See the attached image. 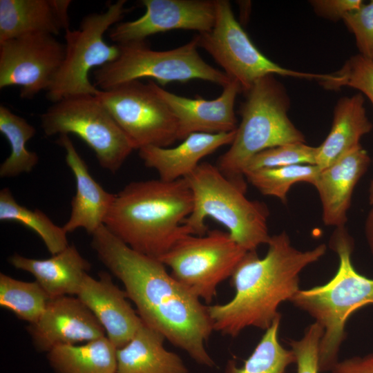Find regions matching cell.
Listing matches in <instances>:
<instances>
[{
  "mask_svg": "<svg viewBox=\"0 0 373 373\" xmlns=\"http://www.w3.org/2000/svg\"><path fill=\"white\" fill-rule=\"evenodd\" d=\"M91 236L98 259L122 283L142 322L199 364L214 366L205 347L213 324L200 299L160 260L133 249L104 224Z\"/></svg>",
  "mask_w": 373,
  "mask_h": 373,
  "instance_id": "1",
  "label": "cell"
},
{
  "mask_svg": "<svg viewBox=\"0 0 373 373\" xmlns=\"http://www.w3.org/2000/svg\"><path fill=\"white\" fill-rule=\"evenodd\" d=\"M266 255L247 251L231 275L235 289L229 302L207 307L213 330L231 337L254 327L266 330L281 316L280 305L291 300L300 289V274L322 258L325 244L300 251L292 246L288 234L271 236Z\"/></svg>",
  "mask_w": 373,
  "mask_h": 373,
  "instance_id": "2",
  "label": "cell"
},
{
  "mask_svg": "<svg viewBox=\"0 0 373 373\" xmlns=\"http://www.w3.org/2000/svg\"><path fill=\"white\" fill-rule=\"evenodd\" d=\"M193 206L185 178L131 182L115 194L104 225L133 249L159 259L182 236Z\"/></svg>",
  "mask_w": 373,
  "mask_h": 373,
  "instance_id": "3",
  "label": "cell"
},
{
  "mask_svg": "<svg viewBox=\"0 0 373 373\" xmlns=\"http://www.w3.org/2000/svg\"><path fill=\"white\" fill-rule=\"evenodd\" d=\"M330 247L339 260L334 276L324 285L300 289L290 300L323 329L318 354L320 372L331 371L338 362L350 316L364 306L373 305V279L355 269L352 262L353 240L345 227L336 228Z\"/></svg>",
  "mask_w": 373,
  "mask_h": 373,
  "instance_id": "4",
  "label": "cell"
},
{
  "mask_svg": "<svg viewBox=\"0 0 373 373\" xmlns=\"http://www.w3.org/2000/svg\"><path fill=\"white\" fill-rule=\"evenodd\" d=\"M185 179L192 191L193 206L183 224L191 234L204 235L208 231L205 220L211 218L222 224L247 251L268 243L269 209L262 202L246 197V183L227 178L216 165L207 162H201Z\"/></svg>",
  "mask_w": 373,
  "mask_h": 373,
  "instance_id": "5",
  "label": "cell"
},
{
  "mask_svg": "<svg viewBox=\"0 0 373 373\" xmlns=\"http://www.w3.org/2000/svg\"><path fill=\"white\" fill-rule=\"evenodd\" d=\"M245 93L234 139L216 164L227 178L240 183H246L245 168L258 153L285 144L305 142L304 135L288 116L289 97L274 75L260 79Z\"/></svg>",
  "mask_w": 373,
  "mask_h": 373,
  "instance_id": "6",
  "label": "cell"
},
{
  "mask_svg": "<svg viewBox=\"0 0 373 373\" xmlns=\"http://www.w3.org/2000/svg\"><path fill=\"white\" fill-rule=\"evenodd\" d=\"M118 45V57L93 72L95 86L99 90H109L145 77L156 80L162 86L172 82L197 79L224 87L231 80L224 71L201 57L196 36L183 46L167 50H153L145 41Z\"/></svg>",
  "mask_w": 373,
  "mask_h": 373,
  "instance_id": "7",
  "label": "cell"
},
{
  "mask_svg": "<svg viewBox=\"0 0 373 373\" xmlns=\"http://www.w3.org/2000/svg\"><path fill=\"white\" fill-rule=\"evenodd\" d=\"M126 3V0L108 3L105 11L86 15L78 29L65 31V57L46 91L50 101L55 103L68 96L97 94L99 89L90 83L88 74L91 69L118 57L119 45H108L104 36L128 11Z\"/></svg>",
  "mask_w": 373,
  "mask_h": 373,
  "instance_id": "8",
  "label": "cell"
},
{
  "mask_svg": "<svg viewBox=\"0 0 373 373\" xmlns=\"http://www.w3.org/2000/svg\"><path fill=\"white\" fill-rule=\"evenodd\" d=\"M40 119L46 136L74 134L94 151L99 164L113 173L135 150L95 95L66 97L53 103L41 115Z\"/></svg>",
  "mask_w": 373,
  "mask_h": 373,
  "instance_id": "9",
  "label": "cell"
},
{
  "mask_svg": "<svg viewBox=\"0 0 373 373\" xmlns=\"http://www.w3.org/2000/svg\"><path fill=\"white\" fill-rule=\"evenodd\" d=\"M215 23L211 30L196 36L199 47L205 50L246 93L260 79L278 75L319 82L329 79L330 74H316L283 68L265 56L253 44L236 20L227 0H214Z\"/></svg>",
  "mask_w": 373,
  "mask_h": 373,
  "instance_id": "10",
  "label": "cell"
},
{
  "mask_svg": "<svg viewBox=\"0 0 373 373\" xmlns=\"http://www.w3.org/2000/svg\"><path fill=\"white\" fill-rule=\"evenodd\" d=\"M247 252L228 232L214 229L184 235L158 260L179 283L210 303L218 285L231 276Z\"/></svg>",
  "mask_w": 373,
  "mask_h": 373,
  "instance_id": "11",
  "label": "cell"
},
{
  "mask_svg": "<svg viewBox=\"0 0 373 373\" xmlns=\"http://www.w3.org/2000/svg\"><path fill=\"white\" fill-rule=\"evenodd\" d=\"M135 149L169 147L178 140L177 119L149 82L134 80L95 95Z\"/></svg>",
  "mask_w": 373,
  "mask_h": 373,
  "instance_id": "12",
  "label": "cell"
},
{
  "mask_svg": "<svg viewBox=\"0 0 373 373\" xmlns=\"http://www.w3.org/2000/svg\"><path fill=\"white\" fill-rule=\"evenodd\" d=\"M65 52V44L46 33L29 34L0 42V88L19 86L23 99L47 91Z\"/></svg>",
  "mask_w": 373,
  "mask_h": 373,
  "instance_id": "13",
  "label": "cell"
},
{
  "mask_svg": "<svg viewBox=\"0 0 373 373\" xmlns=\"http://www.w3.org/2000/svg\"><path fill=\"white\" fill-rule=\"evenodd\" d=\"M145 12L129 21L117 23L109 30L117 44L144 41L153 35L173 30L208 32L216 19L214 0H142Z\"/></svg>",
  "mask_w": 373,
  "mask_h": 373,
  "instance_id": "14",
  "label": "cell"
},
{
  "mask_svg": "<svg viewBox=\"0 0 373 373\" xmlns=\"http://www.w3.org/2000/svg\"><path fill=\"white\" fill-rule=\"evenodd\" d=\"M35 347L42 352L105 336V329L93 312L77 298H50L34 323L28 327Z\"/></svg>",
  "mask_w": 373,
  "mask_h": 373,
  "instance_id": "15",
  "label": "cell"
},
{
  "mask_svg": "<svg viewBox=\"0 0 373 373\" xmlns=\"http://www.w3.org/2000/svg\"><path fill=\"white\" fill-rule=\"evenodd\" d=\"M149 82L174 114L178 140H183L195 133H222L236 130L234 106L238 94L242 91L236 81L231 80L223 87L221 95L211 100L200 96L191 99L178 95L151 79Z\"/></svg>",
  "mask_w": 373,
  "mask_h": 373,
  "instance_id": "16",
  "label": "cell"
},
{
  "mask_svg": "<svg viewBox=\"0 0 373 373\" xmlns=\"http://www.w3.org/2000/svg\"><path fill=\"white\" fill-rule=\"evenodd\" d=\"M76 296L95 316L117 349L124 346L142 324L128 302L126 291L105 271L99 272L98 280L86 274Z\"/></svg>",
  "mask_w": 373,
  "mask_h": 373,
  "instance_id": "17",
  "label": "cell"
},
{
  "mask_svg": "<svg viewBox=\"0 0 373 373\" xmlns=\"http://www.w3.org/2000/svg\"><path fill=\"white\" fill-rule=\"evenodd\" d=\"M370 162L367 152L360 145L320 171L314 186L321 202L322 218L326 226L345 227L354 188Z\"/></svg>",
  "mask_w": 373,
  "mask_h": 373,
  "instance_id": "18",
  "label": "cell"
},
{
  "mask_svg": "<svg viewBox=\"0 0 373 373\" xmlns=\"http://www.w3.org/2000/svg\"><path fill=\"white\" fill-rule=\"evenodd\" d=\"M57 142L66 151V162L76 182L70 216L62 227L67 233L82 228L92 235L104 224L115 194L104 190L91 176L68 135H60Z\"/></svg>",
  "mask_w": 373,
  "mask_h": 373,
  "instance_id": "19",
  "label": "cell"
},
{
  "mask_svg": "<svg viewBox=\"0 0 373 373\" xmlns=\"http://www.w3.org/2000/svg\"><path fill=\"white\" fill-rule=\"evenodd\" d=\"M236 131L222 133H195L175 147L146 146L139 149L144 165L154 169L159 178L167 182L186 178L204 157L220 147L230 145Z\"/></svg>",
  "mask_w": 373,
  "mask_h": 373,
  "instance_id": "20",
  "label": "cell"
},
{
  "mask_svg": "<svg viewBox=\"0 0 373 373\" xmlns=\"http://www.w3.org/2000/svg\"><path fill=\"white\" fill-rule=\"evenodd\" d=\"M70 0H0V42L33 33L57 36L70 29Z\"/></svg>",
  "mask_w": 373,
  "mask_h": 373,
  "instance_id": "21",
  "label": "cell"
},
{
  "mask_svg": "<svg viewBox=\"0 0 373 373\" xmlns=\"http://www.w3.org/2000/svg\"><path fill=\"white\" fill-rule=\"evenodd\" d=\"M16 269L31 274L50 298L77 293L90 264L74 245L47 259H35L14 254L8 258Z\"/></svg>",
  "mask_w": 373,
  "mask_h": 373,
  "instance_id": "22",
  "label": "cell"
},
{
  "mask_svg": "<svg viewBox=\"0 0 373 373\" xmlns=\"http://www.w3.org/2000/svg\"><path fill=\"white\" fill-rule=\"evenodd\" d=\"M372 126L366 114L362 93L341 98L334 108L331 129L317 146L316 165L323 170L360 146L361 137L370 133Z\"/></svg>",
  "mask_w": 373,
  "mask_h": 373,
  "instance_id": "23",
  "label": "cell"
},
{
  "mask_svg": "<svg viewBox=\"0 0 373 373\" xmlns=\"http://www.w3.org/2000/svg\"><path fill=\"white\" fill-rule=\"evenodd\" d=\"M165 337L142 322L117 350V373H189L181 358L164 346Z\"/></svg>",
  "mask_w": 373,
  "mask_h": 373,
  "instance_id": "24",
  "label": "cell"
},
{
  "mask_svg": "<svg viewBox=\"0 0 373 373\" xmlns=\"http://www.w3.org/2000/svg\"><path fill=\"white\" fill-rule=\"evenodd\" d=\"M117 350L105 336L82 345L56 347L48 358L57 373H117Z\"/></svg>",
  "mask_w": 373,
  "mask_h": 373,
  "instance_id": "25",
  "label": "cell"
},
{
  "mask_svg": "<svg viewBox=\"0 0 373 373\" xmlns=\"http://www.w3.org/2000/svg\"><path fill=\"white\" fill-rule=\"evenodd\" d=\"M0 132L10 146V154L0 166L1 178H13L29 173L39 162L38 155L26 148L36 129L28 121L4 105L0 106Z\"/></svg>",
  "mask_w": 373,
  "mask_h": 373,
  "instance_id": "26",
  "label": "cell"
},
{
  "mask_svg": "<svg viewBox=\"0 0 373 373\" xmlns=\"http://www.w3.org/2000/svg\"><path fill=\"white\" fill-rule=\"evenodd\" d=\"M0 220L17 222L31 229L41 238L52 255L69 245L67 233L62 227L55 224L39 209L30 210L19 204L8 187L0 191Z\"/></svg>",
  "mask_w": 373,
  "mask_h": 373,
  "instance_id": "27",
  "label": "cell"
},
{
  "mask_svg": "<svg viewBox=\"0 0 373 373\" xmlns=\"http://www.w3.org/2000/svg\"><path fill=\"white\" fill-rule=\"evenodd\" d=\"M280 318H277L265 330L243 366L238 367L230 361L226 373H285L290 364L296 363L293 350L285 349L279 342Z\"/></svg>",
  "mask_w": 373,
  "mask_h": 373,
  "instance_id": "28",
  "label": "cell"
},
{
  "mask_svg": "<svg viewBox=\"0 0 373 373\" xmlns=\"http://www.w3.org/2000/svg\"><path fill=\"white\" fill-rule=\"evenodd\" d=\"M50 298L36 281L26 282L0 274V305L19 319L35 323Z\"/></svg>",
  "mask_w": 373,
  "mask_h": 373,
  "instance_id": "29",
  "label": "cell"
},
{
  "mask_svg": "<svg viewBox=\"0 0 373 373\" xmlns=\"http://www.w3.org/2000/svg\"><path fill=\"white\" fill-rule=\"evenodd\" d=\"M320 169L314 164H298L247 171L245 178L262 195L287 201L290 188L298 182L315 184Z\"/></svg>",
  "mask_w": 373,
  "mask_h": 373,
  "instance_id": "30",
  "label": "cell"
},
{
  "mask_svg": "<svg viewBox=\"0 0 373 373\" xmlns=\"http://www.w3.org/2000/svg\"><path fill=\"white\" fill-rule=\"evenodd\" d=\"M317 146L305 142L289 143L264 150L254 155L247 164V171L276 168L298 164L316 165Z\"/></svg>",
  "mask_w": 373,
  "mask_h": 373,
  "instance_id": "31",
  "label": "cell"
},
{
  "mask_svg": "<svg viewBox=\"0 0 373 373\" xmlns=\"http://www.w3.org/2000/svg\"><path fill=\"white\" fill-rule=\"evenodd\" d=\"M333 78L320 84L329 90L348 86L358 90L373 104V61L358 54L347 59Z\"/></svg>",
  "mask_w": 373,
  "mask_h": 373,
  "instance_id": "32",
  "label": "cell"
},
{
  "mask_svg": "<svg viewBox=\"0 0 373 373\" xmlns=\"http://www.w3.org/2000/svg\"><path fill=\"white\" fill-rule=\"evenodd\" d=\"M323 329L314 322L309 325L303 336L289 342L296 356L297 373H318V354Z\"/></svg>",
  "mask_w": 373,
  "mask_h": 373,
  "instance_id": "33",
  "label": "cell"
},
{
  "mask_svg": "<svg viewBox=\"0 0 373 373\" xmlns=\"http://www.w3.org/2000/svg\"><path fill=\"white\" fill-rule=\"evenodd\" d=\"M355 37L360 55L373 61V0L342 19Z\"/></svg>",
  "mask_w": 373,
  "mask_h": 373,
  "instance_id": "34",
  "label": "cell"
},
{
  "mask_svg": "<svg viewBox=\"0 0 373 373\" xmlns=\"http://www.w3.org/2000/svg\"><path fill=\"white\" fill-rule=\"evenodd\" d=\"M310 3L318 15L337 21L359 9L364 3L362 0H314Z\"/></svg>",
  "mask_w": 373,
  "mask_h": 373,
  "instance_id": "35",
  "label": "cell"
},
{
  "mask_svg": "<svg viewBox=\"0 0 373 373\" xmlns=\"http://www.w3.org/2000/svg\"><path fill=\"white\" fill-rule=\"evenodd\" d=\"M331 371L332 373H373V353L338 361Z\"/></svg>",
  "mask_w": 373,
  "mask_h": 373,
  "instance_id": "36",
  "label": "cell"
},
{
  "mask_svg": "<svg viewBox=\"0 0 373 373\" xmlns=\"http://www.w3.org/2000/svg\"><path fill=\"white\" fill-rule=\"evenodd\" d=\"M365 236L373 256V207L370 210L364 225Z\"/></svg>",
  "mask_w": 373,
  "mask_h": 373,
  "instance_id": "37",
  "label": "cell"
},
{
  "mask_svg": "<svg viewBox=\"0 0 373 373\" xmlns=\"http://www.w3.org/2000/svg\"><path fill=\"white\" fill-rule=\"evenodd\" d=\"M369 202L370 205L373 207V179L370 183L369 189Z\"/></svg>",
  "mask_w": 373,
  "mask_h": 373,
  "instance_id": "38",
  "label": "cell"
}]
</instances>
